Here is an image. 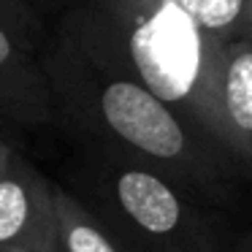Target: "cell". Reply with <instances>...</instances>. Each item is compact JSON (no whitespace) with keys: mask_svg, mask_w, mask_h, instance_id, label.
<instances>
[{"mask_svg":"<svg viewBox=\"0 0 252 252\" xmlns=\"http://www.w3.org/2000/svg\"><path fill=\"white\" fill-rule=\"evenodd\" d=\"M41 68L55 125L84 152L152 165L209 203L228 201L247 174L233 155L133 76L76 8L60 19L41 52Z\"/></svg>","mask_w":252,"mask_h":252,"instance_id":"1","label":"cell"},{"mask_svg":"<svg viewBox=\"0 0 252 252\" xmlns=\"http://www.w3.org/2000/svg\"><path fill=\"white\" fill-rule=\"evenodd\" d=\"M73 8L133 76L225 149L214 76L228 41L179 0H79Z\"/></svg>","mask_w":252,"mask_h":252,"instance_id":"2","label":"cell"},{"mask_svg":"<svg viewBox=\"0 0 252 252\" xmlns=\"http://www.w3.org/2000/svg\"><path fill=\"white\" fill-rule=\"evenodd\" d=\"M138 252H222L209 201L138 160L84 152L63 185Z\"/></svg>","mask_w":252,"mask_h":252,"instance_id":"3","label":"cell"},{"mask_svg":"<svg viewBox=\"0 0 252 252\" xmlns=\"http://www.w3.org/2000/svg\"><path fill=\"white\" fill-rule=\"evenodd\" d=\"M0 120L35 130L55 125L49 87L41 68L35 14L0 0Z\"/></svg>","mask_w":252,"mask_h":252,"instance_id":"4","label":"cell"},{"mask_svg":"<svg viewBox=\"0 0 252 252\" xmlns=\"http://www.w3.org/2000/svg\"><path fill=\"white\" fill-rule=\"evenodd\" d=\"M57 222L52 182L25 155L0 179V252L55 247Z\"/></svg>","mask_w":252,"mask_h":252,"instance_id":"5","label":"cell"},{"mask_svg":"<svg viewBox=\"0 0 252 252\" xmlns=\"http://www.w3.org/2000/svg\"><path fill=\"white\" fill-rule=\"evenodd\" d=\"M214 111L222 144L252 176V41H236L222 52L214 76Z\"/></svg>","mask_w":252,"mask_h":252,"instance_id":"6","label":"cell"},{"mask_svg":"<svg viewBox=\"0 0 252 252\" xmlns=\"http://www.w3.org/2000/svg\"><path fill=\"white\" fill-rule=\"evenodd\" d=\"M52 201H55L57 244L63 252H138L114 230L106 228L95 214H90L60 182H52Z\"/></svg>","mask_w":252,"mask_h":252,"instance_id":"7","label":"cell"},{"mask_svg":"<svg viewBox=\"0 0 252 252\" xmlns=\"http://www.w3.org/2000/svg\"><path fill=\"white\" fill-rule=\"evenodd\" d=\"M19 155H22V152H19L14 144H8L6 138L0 136V179H3L8 171H11V165L19 160Z\"/></svg>","mask_w":252,"mask_h":252,"instance_id":"8","label":"cell"},{"mask_svg":"<svg viewBox=\"0 0 252 252\" xmlns=\"http://www.w3.org/2000/svg\"><path fill=\"white\" fill-rule=\"evenodd\" d=\"M222 252H252V233L241 236L233 247H228V250H222Z\"/></svg>","mask_w":252,"mask_h":252,"instance_id":"9","label":"cell"},{"mask_svg":"<svg viewBox=\"0 0 252 252\" xmlns=\"http://www.w3.org/2000/svg\"><path fill=\"white\" fill-rule=\"evenodd\" d=\"M6 6H11V8H19V11H25V14H35V8H33V0H3Z\"/></svg>","mask_w":252,"mask_h":252,"instance_id":"10","label":"cell"},{"mask_svg":"<svg viewBox=\"0 0 252 252\" xmlns=\"http://www.w3.org/2000/svg\"><path fill=\"white\" fill-rule=\"evenodd\" d=\"M3 252H63L60 244L55 247H25V250H3Z\"/></svg>","mask_w":252,"mask_h":252,"instance_id":"11","label":"cell"},{"mask_svg":"<svg viewBox=\"0 0 252 252\" xmlns=\"http://www.w3.org/2000/svg\"><path fill=\"white\" fill-rule=\"evenodd\" d=\"M247 22H250V41H252V0H247Z\"/></svg>","mask_w":252,"mask_h":252,"instance_id":"12","label":"cell"}]
</instances>
